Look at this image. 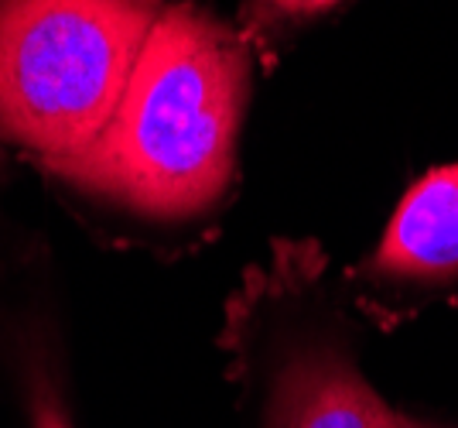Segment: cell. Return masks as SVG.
<instances>
[{"instance_id": "cell-2", "label": "cell", "mask_w": 458, "mask_h": 428, "mask_svg": "<svg viewBox=\"0 0 458 428\" xmlns=\"http://www.w3.org/2000/svg\"><path fill=\"white\" fill-rule=\"evenodd\" d=\"M165 0H0V134L52 168L93 144Z\"/></svg>"}, {"instance_id": "cell-4", "label": "cell", "mask_w": 458, "mask_h": 428, "mask_svg": "<svg viewBox=\"0 0 458 428\" xmlns=\"http://www.w3.org/2000/svg\"><path fill=\"white\" fill-rule=\"evenodd\" d=\"M270 428H411L335 350L294 353L277 373Z\"/></svg>"}, {"instance_id": "cell-3", "label": "cell", "mask_w": 458, "mask_h": 428, "mask_svg": "<svg viewBox=\"0 0 458 428\" xmlns=\"http://www.w3.org/2000/svg\"><path fill=\"white\" fill-rule=\"evenodd\" d=\"M366 268L411 288L458 281V165L428 172L403 193Z\"/></svg>"}, {"instance_id": "cell-6", "label": "cell", "mask_w": 458, "mask_h": 428, "mask_svg": "<svg viewBox=\"0 0 458 428\" xmlns=\"http://www.w3.org/2000/svg\"><path fill=\"white\" fill-rule=\"evenodd\" d=\"M274 11H281L287 18H308V14H318V11H328L332 4L339 0H267Z\"/></svg>"}, {"instance_id": "cell-5", "label": "cell", "mask_w": 458, "mask_h": 428, "mask_svg": "<svg viewBox=\"0 0 458 428\" xmlns=\"http://www.w3.org/2000/svg\"><path fill=\"white\" fill-rule=\"evenodd\" d=\"M31 428H72V418H69V411L65 405L58 401L55 390H48L45 384L35 381V388H31Z\"/></svg>"}, {"instance_id": "cell-1", "label": "cell", "mask_w": 458, "mask_h": 428, "mask_svg": "<svg viewBox=\"0 0 458 428\" xmlns=\"http://www.w3.org/2000/svg\"><path fill=\"white\" fill-rule=\"evenodd\" d=\"M250 93L240 35L195 4H165L114 117L58 172L151 219H189L226 193Z\"/></svg>"}]
</instances>
